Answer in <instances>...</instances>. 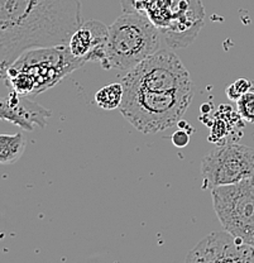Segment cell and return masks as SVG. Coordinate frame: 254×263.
Instances as JSON below:
<instances>
[{
  "instance_id": "cell-1",
  "label": "cell",
  "mask_w": 254,
  "mask_h": 263,
  "mask_svg": "<svg viewBox=\"0 0 254 263\" xmlns=\"http://www.w3.org/2000/svg\"><path fill=\"white\" fill-rule=\"evenodd\" d=\"M81 24L80 0H0V80L24 52L67 45Z\"/></svg>"
},
{
  "instance_id": "cell-2",
  "label": "cell",
  "mask_w": 254,
  "mask_h": 263,
  "mask_svg": "<svg viewBox=\"0 0 254 263\" xmlns=\"http://www.w3.org/2000/svg\"><path fill=\"white\" fill-rule=\"evenodd\" d=\"M161 31L141 12H124L109 27L102 66L105 70L129 71L161 49Z\"/></svg>"
},
{
  "instance_id": "cell-3",
  "label": "cell",
  "mask_w": 254,
  "mask_h": 263,
  "mask_svg": "<svg viewBox=\"0 0 254 263\" xmlns=\"http://www.w3.org/2000/svg\"><path fill=\"white\" fill-rule=\"evenodd\" d=\"M192 99L193 91L154 92L124 86L119 110L136 130L154 134L177 124Z\"/></svg>"
},
{
  "instance_id": "cell-4",
  "label": "cell",
  "mask_w": 254,
  "mask_h": 263,
  "mask_svg": "<svg viewBox=\"0 0 254 263\" xmlns=\"http://www.w3.org/2000/svg\"><path fill=\"white\" fill-rule=\"evenodd\" d=\"M122 84L154 92L193 91L190 73L179 56L162 48L128 71Z\"/></svg>"
},
{
  "instance_id": "cell-5",
  "label": "cell",
  "mask_w": 254,
  "mask_h": 263,
  "mask_svg": "<svg viewBox=\"0 0 254 263\" xmlns=\"http://www.w3.org/2000/svg\"><path fill=\"white\" fill-rule=\"evenodd\" d=\"M211 197L223 229L254 246V177L211 189Z\"/></svg>"
},
{
  "instance_id": "cell-6",
  "label": "cell",
  "mask_w": 254,
  "mask_h": 263,
  "mask_svg": "<svg viewBox=\"0 0 254 263\" xmlns=\"http://www.w3.org/2000/svg\"><path fill=\"white\" fill-rule=\"evenodd\" d=\"M85 62L73 56L67 45L27 51L10 67L26 71L34 80V97L53 87L65 76L83 67Z\"/></svg>"
},
{
  "instance_id": "cell-7",
  "label": "cell",
  "mask_w": 254,
  "mask_h": 263,
  "mask_svg": "<svg viewBox=\"0 0 254 263\" xmlns=\"http://www.w3.org/2000/svg\"><path fill=\"white\" fill-rule=\"evenodd\" d=\"M203 189L230 185L254 177V148L226 142L211 151L201 162Z\"/></svg>"
},
{
  "instance_id": "cell-8",
  "label": "cell",
  "mask_w": 254,
  "mask_h": 263,
  "mask_svg": "<svg viewBox=\"0 0 254 263\" xmlns=\"http://www.w3.org/2000/svg\"><path fill=\"white\" fill-rule=\"evenodd\" d=\"M186 262L254 263V246L226 230L214 232L188 253Z\"/></svg>"
},
{
  "instance_id": "cell-9",
  "label": "cell",
  "mask_w": 254,
  "mask_h": 263,
  "mask_svg": "<svg viewBox=\"0 0 254 263\" xmlns=\"http://www.w3.org/2000/svg\"><path fill=\"white\" fill-rule=\"evenodd\" d=\"M51 117V110L32 101L29 97L10 91L8 97L0 98V119L13 123L23 130L32 132L34 127H46Z\"/></svg>"
},
{
  "instance_id": "cell-10",
  "label": "cell",
  "mask_w": 254,
  "mask_h": 263,
  "mask_svg": "<svg viewBox=\"0 0 254 263\" xmlns=\"http://www.w3.org/2000/svg\"><path fill=\"white\" fill-rule=\"evenodd\" d=\"M109 28L99 21H89L81 24L71 35L67 46L71 53L86 62H100L105 56Z\"/></svg>"
},
{
  "instance_id": "cell-11",
  "label": "cell",
  "mask_w": 254,
  "mask_h": 263,
  "mask_svg": "<svg viewBox=\"0 0 254 263\" xmlns=\"http://www.w3.org/2000/svg\"><path fill=\"white\" fill-rule=\"evenodd\" d=\"M224 105H220L218 110L215 122L212 123L211 133L209 136V141L212 143H220L221 141H225L226 137L231 133V130L240 129L244 127L243 124V118L239 113H236L230 106H228V111H224Z\"/></svg>"
},
{
  "instance_id": "cell-12",
  "label": "cell",
  "mask_w": 254,
  "mask_h": 263,
  "mask_svg": "<svg viewBox=\"0 0 254 263\" xmlns=\"http://www.w3.org/2000/svg\"><path fill=\"white\" fill-rule=\"evenodd\" d=\"M27 141L22 133L0 134V163H15L26 151Z\"/></svg>"
},
{
  "instance_id": "cell-13",
  "label": "cell",
  "mask_w": 254,
  "mask_h": 263,
  "mask_svg": "<svg viewBox=\"0 0 254 263\" xmlns=\"http://www.w3.org/2000/svg\"><path fill=\"white\" fill-rule=\"evenodd\" d=\"M124 95V86L122 82L106 85L95 94V104L104 110L119 109Z\"/></svg>"
},
{
  "instance_id": "cell-14",
  "label": "cell",
  "mask_w": 254,
  "mask_h": 263,
  "mask_svg": "<svg viewBox=\"0 0 254 263\" xmlns=\"http://www.w3.org/2000/svg\"><path fill=\"white\" fill-rule=\"evenodd\" d=\"M238 113L244 122L254 123V91H248L236 101Z\"/></svg>"
},
{
  "instance_id": "cell-15",
  "label": "cell",
  "mask_w": 254,
  "mask_h": 263,
  "mask_svg": "<svg viewBox=\"0 0 254 263\" xmlns=\"http://www.w3.org/2000/svg\"><path fill=\"white\" fill-rule=\"evenodd\" d=\"M253 87L254 86L252 81H249L248 79H238V80L233 82V84H230L226 87V97L230 99L231 101H237L239 100L243 95L247 94L248 91L253 90Z\"/></svg>"
},
{
  "instance_id": "cell-16",
  "label": "cell",
  "mask_w": 254,
  "mask_h": 263,
  "mask_svg": "<svg viewBox=\"0 0 254 263\" xmlns=\"http://www.w3.org/2000/svg\"><path fill=\"white\" fill-rule=\"evenodd\" d=\"M171 139H172V143H173L176 147H179V148L186 147L188 144V142H190V132H187L185 129L184 130L179 129L172 134Z\"/></svg>"
}]
</instances>
